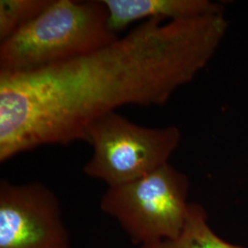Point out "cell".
Returning <instances> with one entry per match:
<instances>
[{"instance_id":"6da1fadb","label":"cell","mask_w":248,"mask_h":248,"mask_svg":"<svg viewBox=\"0 0 248 248\" xmlns=\"http://www.w3.org/2000/svg\"><path fill=\"white\" fill-rule=\"evenodd\" d=\"M228 29L224 11L152 18L75 59L0 74V162L44 145L87 142L89 127L121 107L164 105L210 63Z\"/></svg>"},{"instance_id":"7a4b0ae2","label":"cell","mask_w":248,"mask_h":248,"mask_svg":"<svg viewBox=\"0 0 248 248\" xmlns=\"http://www.w3.org/2000/svg\"><path fill=\"white\" fill-rule=\"evenodd\" d=\"M119 36L102 0H53L45 11L0 44V74L36 71L94 52Z\"/></svg>"},{"instance_id":"3957f363","label":"cell","mask_w":248,"mask_h":248,"mask_svg":"<svg viewBox=\"0 0 248 248\" xmlns=\"http://www.w3.org/2000/svg\"><path fill=\"white\" fill-rule=\"evenodd\" d=\"M189 180L169 163L150 174L108 186L100 210L140 248L177 238L186 222Z\"/></svg>"},{"instance_id":"277c9868","label":"cell","mask_w":248,"mask_h":248,"mask_svg":"<svg viewBox=\"0 0 248 248\" xmlns=\"http://www.w3.org/2000/svg\"><path fill=\"white\" fill-rule=\"evenodd\" d=\"M181 137L175 125L145 127L110 112L89 127L87 142L92 155L84 173L108 186L131 182L169 163Z\"/></svg>"},{"instance_id":"5b68a950","label":"cell","mask_w":248,"mask_h":248,"mask_svg":"<svg viewBox=\"0 0 248 248\" xmlns=\"http://www.w3.org/2000/svg\"><path fill=\"white\" fill-rule=\"evenodd\" d=\"M0 248H71L60 202L42 182H0Z\"/></svg>"},{"instance_id":"8992f818","label":"cell","mask_w":248,"mask_h":248,"mask_svg":"<svg viewBox=\"0 0 248 248\" xmlns=\"http://www.w3.org/2000/svg\"><path fill=\"white\" fill-rule=\"evenodd\" d=\"M111 31L118 32L137 21L194 18L223 12L221 4L210 0H102Z\"/></svg>"},{"instance_id":"52a82bcc","label":"cell","mask_w":248,"mask_h":248,"mask_svg":"<svg viewBox=\"0 0 248 248\" xmlns=\"http://www.w3.org/2000/svg\"><path fill=\"white\" fill-rule=\"evenodd\" d=\"M141 248H248L230 244L215 233L208 222V214L201 204L190 202L186 222L177 238Z\"/></svg>"},{"instance_id":"ba28073f","label":"cell","mask_w":248,"mask_h":248,"mask_svg":"<svg viewBox=\"0 0 248 248\" xmlns=\"http://www.w3.org/2000/svg\"><path fill=\"white\" fill-rule=\"evenodd\" d=\"M52 2L53 0H0V43L31 23Z\"/></svg>"}]
</instances>
